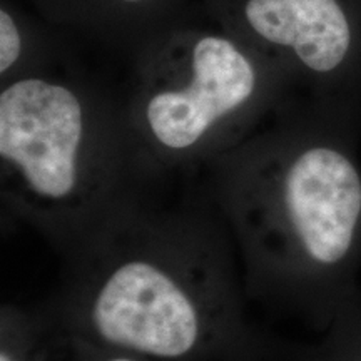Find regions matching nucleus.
I'll return each instance as SVG.
<instances>
[{"label":"nucleus","instance_id":"2","mask_svg":"<svg viewBox=\"0 0 361 361\" xmlns=\"http://www.w3.org/2000/svg\"><path fill=\"white\" fill-rule=\"evenodd\" d=\"M355 117L311 107L206 166L251 305L322 333L361 293Z\"/></svg>","mask_w":361,"mask_h":361},{"label":"nucleus","instance_id":"1","mask_svg":"<svg viewBox=\"0 0 361 361\" xmlns=\"http://www.w3.org/2000/svg\"><path fill=\"white\" fill-rule=\"evenodd\" d=\"M250 305L231 233L202 191L135 207L62 263L35 308L52 338L152 361H276L281 341Z\"/></svg>","mask_w":361,"mask_h":361},{"label":"nucleus","instance_id":"3","mask_svg":"<svg viewBox=\"0 0 361 361\" xmlns=\"http://www.w3.org/2000/svg\"><path fill=\"white\" fill-rule=\"evenodd\" d=\"M4 216L34 229L62 263L151 200L123 114L74 80L39 72L0 92Z\"/></svg>","mask_w":361,"mask_h":361},{"label":"nucleus","instance_id":"9","mask_svg":"<svg viewBox=\"0 0 361 361\" xmlns=\"http://www.w3.org/2000/svg\"><path fill=\"white\" fill-rule=\"evenodd\" d=\"M59 343L62 351L66 353L67 361H152L142 356H135L129 353H121V351L97 348V346L87 345V343L75 340H62V338H54Z\"/></svg>","mask_w":361,"mask_h":361},{"label":"nucleus","instance_id":"5","mask_svg":"<svg viewBox=\"0 0 361 361\" xmlns=\"http://www.w3.org/2000/svg\"><path fill=\"white\" fill-rule=\"evenodd\" d=\"M241 12L284 85L303 84L313 107L356 117L361 0H243Z\"/></svg>","mask_w":361,"mask_h":361},{"label":"nucleus","instance_id":"4","mask_svg":"<svg viewBox=\"0 0 361 361\" xmlns=\"http://www.w3.org/2000/svg\"><path fill=\"white\" fill-rule=\"evenodd\" d=\"M283 87L264 59L228 35L201 34L152 52L121 111L141 179L152 189L171 173L206 168L250 137Z\"/></svg>","mask_w":361,"mask_h":361},{"label":"nucleus","instance_id":"10","mask_svg":"<svg viewBox=\"0 0 361 361\" xmlns=\"http://www.w3.org/2000/svg\"><path fill=\"white\" fill-rule=\"evenodd\" d=\"M116 2L123 4V6H141V4L147 2V0H116Z\"/></svg>","mask_w":361,"mask_h":361},{"label":"nucleus","instance_id":"8","mask_svg":"<svg viewBox=\"0 0 361 361\" xmlns=\"http://www.w3.org/2000/svg\"><path fill=\"white\" fill-rule=\"evenodd\" d=\"M22 59V35L12 13L0 11V74L2 79H12L19 71Z\"/></svg>","mask_w":361,"mask_h":361},{"label":"nucleus","instance_id":"6","mask_svg":"<svg viewBox=\"0 0 361 361\" xmlns=\"http://www.w3.org/2000/svg\"><path fill=\"white\" fill-rule=\"evenodd\" d=\"M278 361H361V295L308 345L281 343Z\"/></svg>","mask_w":361,"mask_h":361},{"label":"nucleus","instance_id":"7","mask_svg":"<svg viewBox=\"0 0 361 361\" xmlns=\"http://www.w3.org/2000/svg\"><path fill=\"white\" fill-rule=\"evenodd\" d=\"M0 361H52V338L35 306H2Z\"/></svg>","mask_w":361,"mask_h":361}]
</instances>
